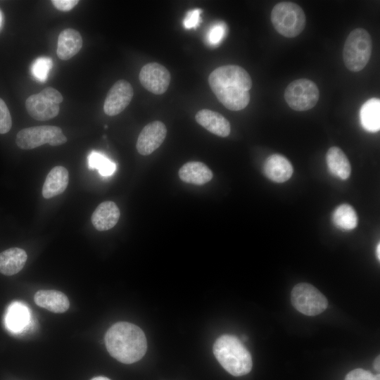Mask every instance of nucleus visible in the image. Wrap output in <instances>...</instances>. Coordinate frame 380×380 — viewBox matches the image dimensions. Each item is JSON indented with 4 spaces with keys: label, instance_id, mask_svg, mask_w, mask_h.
Here are the masks:
<instances>
[{
    "label": "nucleus",
    "instance_id": "1",
    "mask_svg": "<svg viewBox=\"0 0 380 380\" xmlns=\"http://www.w3.org/2000/svg\"><path fill=\"white\" fill-rule=\"evenodd\" d=\"M208 83L217 99L227 109L240 110L249 103L252 80L242 67L220 66L209 75Z\"/></svg>",
    "mask_w": 380,
    "mask_h": 380
},
{
    "label": "nucleus",
    "instance_id": "2",
    "mask_svg": "<svg viewBox=\"0 0 380 380\" xmlns=\"http://www.w3.org/2000/svg\"><path fill=\"white\" fill-rule=\"evenodd\" d=\"M105 344L109 354L124 364L139 361L147 349L144 331L138 326L127 322H117L108 329Z\"/></svg>",
    "mask_w": 380,
    "mask_h": 380
},
{
    "label": "nucleus",
    "instance_id": "3",
    "mask_svg": "<svg viewBox=\"0 0 380 380\" xmlns=\"http://www.w3.org/2000/svg\"><path fill=\"white\" fill-rule=\"evenodd\" d=\"M213 353L222 367L233 376L246 375L252 369L251 355L236 336L224 334L217 338L213 345Z\"/></svg>",
    "mask_w": 380,
    "mask_h": 380
},
{
    "label": "nucleus",
    "instance_id": "4",
    "mask_svg": "<svg viewBox=\"0 0 380 380\" xmlns=\"http://www.w3.org/2000/svg\"><path fill=\"white\" fill-rule=\"evenodd\" d=\"M372 50L369 34L362 28L353 30L348 36L343 50L346 67L352 72L362 70L368 63Z\"/></svg>",
    "mask_w": 380,
    "mask_h": 380
},
{
    "label": "nucleus",
    "instance_id": "5",
    "mask_svg": "<svg viewBox=\"0 0 380 380\" xmlns=\"http://www.w3.org/2000/svg\"><path fill=\"white\" fill-rule=\"evenodd\" d=\"M271 21L277 32L285 37L300 34L305 25V15L302 8L290 1L277 4L271 12Z\"/></svg>",
    "mask_w": 380,
    "mask_h": 380
},
{
    "label": "nucleus",
    "instance_id": "6",
    "mask_svg": "<svg viewBox=\"0 0 380 380\" xmlns=\"http://www.w3.org/2000/svg\"><path fill=\"white\" fill-rule=\"evenodd\" d=\"M66 141L67 137L62 129L51 125L24 128L18 132L15 139L17 146L25 150L33 149L45 144L56 146Z\"/></svg>",
    "mask_w": 380,
    "mask_h": 380
},
{
    "label": "nucleus",
    "instance_id": "7",
    "mask_svg": "<svg viewBox=\"0 0 380 380\" xmlns=\"http://www.w3.org/2000/svg\"><path fill=\"white\" fill-rule=\"evenodd\" d=\"M291 300L298 311L308 316L317 315L328 306L327 298L317 288L308 283L296 284L292 289Z\"/></svg>",
    "mask_w": 380,
    "mask_h": 380
},
{
    "label": "nucleus",
    "instance_id": "8",
    "mask_svg": "<svg viewBox=\"0 0 380 380\" xmlns=\"http://www.w3.org/2000/svg\"><path fill=\"white\" fill-rule=\"evenodd\" d=\"M319 98L317 86L308 79H298L291 82L286 88L284 99L293 110L304 111L312 108Z\"/></svg>",
    "mask_w": 380,
    "mask_h": 380
},
{
    "label": "nucleus",
    "instance_id": "9",
    "mask_svg": "<svg viewBox=\"0 0 380 380\" xmlns=\"http://www.w3.org/2000/svg\"><path fill=\"white\" fill-rule=\"evenodd\" d=\"M139 78L146 89L154 94H162L167 91L171 76L165 66L158 63H149L142 67Z\"/></svg>",
    "mask_w": 380,
    "mask_h": 380
},
{
    "label": "nucleus",
    "instance_id": "10",
    "mask_svg": "<svg viewBox=\"0 0 380 380\" xmlns=\"http://www.w3.org/2000/svg\"><path fill=\"white\" fill-rule=\"evenodd\" d=\"M133 95V88L129 82L125 80L117 81L107 94L103 104L104 113L110 116L120 113L129 104Z\"/></svg>",
    "mask_w": 380,
    "mask_h": 380
},
{
    "label": "nucleus",
    "instance_id": "11",
    "mask_svg": "<svg viewBox=\"0 0 380 380\" xmlns=\"http://www.w3.org/2000/svg\"><path fill=\"white\" fill-rule=\"evenodd\" d=\"M166 134L167 129L163 122L156 120L148 123L138 137L137 151L142 156L150 155L162 144Z\"/></svg>",
    "mask_w": 380,
    "mask_h": 380
},
{
    "label": "nucleus",
    "instance_id": "12",
    "mask_svg": "<svg viewBox=\"0 0 380 380\" xmlns=\"http://www.w3.org/2000/svg\"><path fill=\"white\" fill-rule=\"evenodd\" d=\"M25 108L32 118L40 121L55 118L60 110L58 104L50 101L40 93L30 96L25 101Z\"/></svg>",
    "mask_w": 380,
    "mask_h": 380
},
{
    "label": "nucleus",
    "instance_id": "13",
    "mask_svg": "<svg viewBox=\"0 0 380 380\" xmlns=\"http://www.w3.org/2000/svg\"><path fill=\"white\" fill-rule=\"evenodd\" d=\"M263 171L265 176L270 180L282 183L291 178L293 169L286 158L276 153L270 156L265 160Z\"/></svg>",
    "mask_w": 380,
    "mask_h": 380
},
{
    "label": "nucleus",
    "instance_id": "14",
    "mask_svg": "<svg viewBox=\"0 0 380 380\" xmlns=\"http://www.w3.org/2000/svg\"><path fill=\"white\" fill-rule=\"evenodd\" d=\"M120 216V209L115 203L107 201L96 207L91 215V220L96 229L106 231L115 226Z\"/></svg>",
    "mask_w": 380,
    "mask_h": 380
},
{
    "label": "nucleus",
    "instance_id": "15",
    "mask_svg": "<svg viewBox=\"0 0 380 380\" xmlns=\"http://www.w3.org/2000/svg\"><path fill=\"white\" fill-rule=\"evenodd\" d=\"M195 118L200 125L217 136L226 137L230 134L229 122L217 112L202 109L197 112Z\"/></svg>",
    "mask_w": 380,
    "mask_h": 380
},
{
    "label": "nucleus",
    "instance_id": "16",
    "mask_svg": "<svg viewBox=\"0 0 380 380\" xmlns=\"http://www.w3.org/2000/svg\"><path fill=\"white\" fill-rule=\"evenodd\" d=\"M69 182V172L63 166H56L48 173L42 187V196L45 198L56 196L66 189Z\"/></svg>",
    "mask_w": 380,
    "mask_h": 380
},
{
    "label": "nucleus",
    "instance_id": "17",
    "mask_svg": "<svg viewBox=\"0 0 380 380\" xmlns=\"http://www.w3.org/2000/svg\"><path fill=\"white\" fill-rule=\"evenodd\" d=\"M34 300L38 306L55 313L65 312L70 307L68 297L56 290H39L34 294Z\"/></svg>",
    "mask_w": 380,
    "mask_h": 380
},
{
    "label": "nucleus",
    "instance_id": "18",
    "mask_svg": "<svg viewBox=\"0 0 380 380\" xmlns=\"http://www.w3.org/2000/svg\"><path fill=\"white\" fill-rule=\"evenodd\" d=\"M30 314L27 307L20 302L11 303L6 313L5 324L10 331L19 334L30 324Z\"/></svg>",
    "mask_w": 380,
    "mask_h": 380
},
{
    "label": "nucleus",
    "instance_id": "19",
    "mask_svg": "<svg viewBox=\"0 0 380 380\" xmlns=\"http://www.w3.org/2000/svg\"><path fill=\"white\" fill-rule=\"evenodd\" d=\"M82 38L78 31L72 28L63 30L58 40L56 53L61 60H68L82 49Z\"/></svg>",
    "mask_w": 380,
    "mask_h": 380
},
{
    "label": "nucleus",
    "instance_id": "20",
    "mask_svg": "<svg viewBox=\"0 0 380 380\" xmlns=\"http://www.w3.org/2000/svg\"><path fill=\"white\" fill-rule=\"evenodd\" d=\"M213 174L204 163L198 161H191L183 165L179 170V177L184 182L203 185L210 182Z\"/></svg>",
    "mask_w": 380,
    "mask_h": 380
},
{
    "label": "nucleus",
    "instance_id": "21",
    "mask_svg": "<svg viewBox=\"0 0 380 380\" xmlns=\"http://www.w3.org/2000/svg\"><path fill=\"white\" fill-rule=\"evenodd\" d=\"M27 255L25 250L11 248L0 253V273L11 276L19 272L25 266Z\"/></svg>",
    "mask_w": 380,
    "mask_h": 380
},
{
    "label": "nucleus",
    "instance_id": "22",
    "mask_svg": "<svg viewBox=\"0 0 380 380\" xmlns=\"http://www.w3.org/2000/svg\"><path fill=\"white\" fill-rule=\"evenodd\" d=\"M329 172L341 179H347L351 172L350 162L343 151L337 146L329 148L326 156Z\"/></svg>",
    "mask_w": 380,
    "mask_h": 380
},
{
    "label": "nucleus",
    "instance_id": "23",
    "mask_svg": "<svg viewBox=\"0 0 380 380\" xmlns=\"http://www.w3.org/2000/svg\"><path fill=\"white\" fill-rule=\"evenodd\" d=\"M360 120L362 127L369 132L380 129V100L372 98L367 100L360 110Z\"/></svg>",
    "mask_w": 380,
    "mask_h": 380
},
{
    "label": "nucleus",
    "instance_id": "24",
    "mask_svg": "<svg viewBox=\"0 0 380 380\" xmlns=\"http://www.w3.org/2000/svg\"><path fill=\"white\" fill-rule=\"evenodd\" d=\"M334 224L343 230H351L357 224V216L354 208L349 204L338 206L332 215Z\"/></svg>",
    "mask_w": 380,
    "mask_h": 380
},
{
    "label": "nucleus",
    "instance_id": "25",
    "mask_svg": "<svg viewBox=\"0 0 380 380\" xmlns=\"http://www.w3.org/2000/svg\"><path fill=\"white\" fill-rule=\"evenodd\" d=\"M87 160L89 168L96 169L102 176H110L116 170V164L100 152L91 151Z\"/></svg>",
    "mask_w": 380,
    "mask_h": 380
},
{
    "label": "nucleus",
    "instance_id": "26",
    "mask_svg": "<svg viewBox=\"0 0 380 380\" xmlns=\"http://www.w3.org/2000/svg\"><path fill=\"white\" fill-rule=\"evenodd\" d=\"M53 67V61L47 57L37 58L31 66L33 76L40 82H44L48 77L49 72Z\"/></svg>",
    "mask_w": 380,
    "mask_h": 380
},
{
    "label": "nucleus",
    "instance_id": "27",
    "mask_svg": "<svg viewBox=\"0 0 380 380\" xmlns=\"http://www.w3.org/2000/svg\"><path fill=\"white\" fill-rule=\"evenodd\" d=\"M227 32L224 23L220 22L213 25L207 34V41L212 46H217L224 39Z\"/></svg>",
    "mask_w": 380,
    "mask_h": 380
},
{
    "label": "nucleus",
    "instance_id": "28",
    "mask_svg": "<svg viewBox=\"0 0 380 380\" xmlns=\"http://www.w3.org/2000/svg\"><path fill=\"white\" fill-rule=\"evenodd\" d=\"M12 127V119L9 110L4 102L0 98V134L8 132Z\"/></svg>",
    "mask_w": 380,
    "mask_h": 380
},
{
    "label": "nucleus",
    "instance_id": "29",
    "mask_svg": "<svg viewBox=\"0 0 380 380\" xmlns=\"http://www.w3.org/2000/svg\"><path fill=\"white\" fill-rule=\"evenodd\" d=\"M344 380H380L379 374L374 375L363 369H355L350 372Z\"/></svg>",
    "mask_w": 380,
    "mask_h": 380
},
{
    "label": "nucleus",
    "instance_id": "30",
    "mask_svg": "<svg viewBox=\"0 0 380 380\" xmlns=\"http://www.w3.org/2000/svg\"><path fill=\"white\" fill-rule=\"evenodd\" d=\"M202 11L195 8L189 11L184 19V27L186 29L196 27L201 22V13Z\"/></svg>",
    "mask_w": 380,
    "mask_h": 380
},
{
    "label": "nucleus",
    "instance_id": "31",
    "mask_svg": "<svg viewBox=\"0 0 380 380\" xmlns=\"http://www.w3.org/2000/svg\"><path fill=\"white\" fill-rule=\"evenodd\" d=\"M44 97L49 100L50 101L60 104L63 100V96L61 94L53 87H46L39 92Z\"/></svg>",
    "mask_w": 380,
    "mask_h": 380
},
{
    "label": "nucleus",
    "instance_id": "32",
    "mask_svg": "<svg viewBox=\"0 0 380 380\" xmlns=\"http://www.w3.org/2000/svg\"><path fill=\"white\" fill-rule=\"evenodd\" d=\"M53 5L56 9L61 11H69L72 10L78 3L77 0H53Z\"/></svg>",
    "mask_w": 380,
    "mask_h": 380
},
{
    "label": "nucleus",
    "instance_id": "33",
    "mask_svg": "<svg viewBox=\"0 0 380 380\" xmlns=\"http://www.w3.org/2000/svg\"><path fill=\"white\" fill-rule=\"evenodd\" d=\"M379 362H380V359H379V355H378L376 357V359L374 360V367L375 370L377 371V372H379V367H380Z\"/></svg>",
    "mask_w": 380,
    "mask_h": 380
},
{
    "label": "nucleus",
    "instance_id": "34",
    "mask_svg": "<svg viewBox=\"0 0 380 380\" xmlns=\"http://www.w3.org/2000/svg\"><path fill=\"white\" fill-rule=\"evenodd\" d=\"M376 255L378 260H380V243H378L376 248Z\"/></svg>",
    "mask_w": 380,
    "mask_h": 380
},
{
    "label": "nucleus",
    "instance_id": "35",
    "mask_svg": "<svg viewBox=\"0 0 380 380\" xmlns=\"http://www.w3.org/2000/svg\"><path fill=\"white\" fill-rule=\"evenodd\" d=\"M91 380H110L106 376H99L92 378Z\"/></svg>",
    "mask_w": 380,
    "mask_h": 380
}]
</instances>
